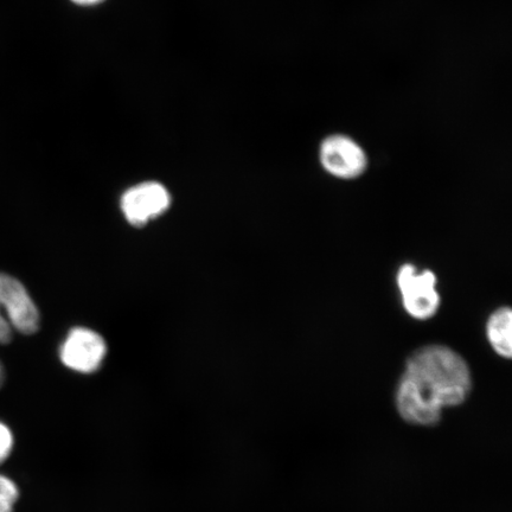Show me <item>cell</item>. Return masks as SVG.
<instances>
[{
	"label": "cell",
	"mask_w": 512,
	"mask_h": 512,
	"mask_svg": "<svg viewBox=\"0 0 512 512\" xmlns=\"http://www.w3.org/2000/svg\"><path fill=\"white\" fill-rule=\"evenodd\" d=\"M469 364L446 345L431 344L413 352L396 389V407L409 424L433 426L445 407L458 406L469 396Z\"/></svg>",
	"instance_id": "6da1fadb"
},
{
	"label": "cell",
	"mask_w": 512,
	"mask_h": 512,
	"mask_svg": "<svg viewBox=\"0 0 512 512\" xmlns=\"http://www.w3.org/2000/svg\"><path fill=\"white\" fill-rule=\"evenodd\" d=\"M396 285L403 309L409 317L425 322L437 315L441 305L437 274L405 264L396 273Z\"/></svg>",
	"instance_id": "7a4b0ae2"
},
{
	"label": "cell",
	"mask_w": 512,
	"mask_h": 512,
	"mask_svg": "<svg viewBox=\"0 0 512 512\" xmlns=\"http://www.w3.org/2000/svg\"><path fill=\"white\" fill-rule=\"evenodd\" d=\"M318 157L326 174L341 181L362 177L369 165L366 150L354 138L343 133L325 137L319 145Z\"/></svg>",
	"instance_id": "3957f363"
},
{
	"label": "cell",
	"mask_w": 512,
	"mask_h": 512,
	"mask_svg": "<svg viewBox=\"0 0 512 512\" xmlns=\"http://www.w3.org/2000/svg\"><path fill=\"white\" fill-rule=\"evenodd\" d=\"M106 355L105 339L86 328L70 331L60 349L63 366L82 375L96 373L104 364Z\"/></svg>",
	"instance_id": "277c9868"
},
{
	"label": "cell",
	"mask_w": 512,
	"mask_h": 512,
	"mask_svg": "<svg viewBox=\"0 0 512 512\" xmlns=\"http://www.w3.org/2000/svg\"><path fill=\"white\" fill-rule=\"evenodd\" d=\"M0 309L12 329L24 335L35 334L40 328V312L21 281L0 273Z\"/></svg>",
	"instance_id": "5b68a950"
},
{
	"label": "cell",
	"mask_w": 512,
	"mask_h": 512,
	"mask_svg": "<svg viewBox=\"0 0 512 512\" xmlns=\"http://www.w3.org/2000/svg\"><path fill=\"white\" fill-rule=\"evenodd\" d=\"M171 196L164 185L146 182L128 189L121 197V210L132 226L142 227L169 209Z\"/></svg>",
	"instance_id": "8992f818"
},
{
	"label": "cell",
	"mask_w": 512,
	"mask_h": 512,
	"mask_svg": "<svg viewBox=\"0 0 512 512\" xmlns=\"http://www.w3.org/2000/svg\"><path fill=\"white\" fill-rule=\"evenodd\" d=\"M486 338L498 356H512V311L509 306L498 307L486 320Z\"/></svg>",
	"instance_id": "52a82bcc"
},
{
	"label": "cell",
	"mask_w": 512,
	"mask_h": 512,
	"mask_svg": "<svg viewBox=\"0 0 512 512\" xmlns=\"http://www.w3.org/2000/svg\"><path fill=\"white\" fill-rule=\"evenodd\" d=\"M19 499L17 484L0 473V512H14Z\"/></svg>",
	"instance_id": "ba28073f"
},
{
	"label": "cell",
	"mask_w": 512,
	"mask_h": 512,
	"mask_svg": "<svg viewBox=\"0 0 512 512\" xmlns=\"http://www.w3.org/2000/svg\"><path fill=\"white\" fill-rule=\"evenodd\" d=\"M15 447V437L11 428L0 421V465L4 464L11 456Z\"/></svg>",
	"instance_id": "9c48e42d"
},
{
	"label": "cell",
	"mask_w": 512,
	"mask_h": 512,
	"mask_svg": "<svg viewBox=\"0 0 512 512\" xmlns=\"http://www.w3.org/2000/svg\"><path fill=\"white\" fill-rule=\"evenodd\" d=\"M12 337V328L9 320L6 319L2 309H0V344L9 343Z\"/></svg>",
	"instance_id": "30bf717a"
},
{
	"label": "cell",
	"mask_w": 512,
	"mask_h": 512,
	"mask_svg": "<svg viewBox=\"0 0 512 512\" xmlns=\"http://www.w3.org/2000/svg\"><path fill=\"white\" fill-rule=\"evenodd\" d=\"M70 2L80 6V8H94V6L105 3L106 0H70Z\"/></svg>",
	"instance_id": "8fae6325"
},
{
	"label": "cell",
	"mask_w": 512,
	"mask_h": 512,
	"mask_svg": "<svg viewBox=\"0 0 512 512\" xmlns=\"http://www.w3.org/2000/svg\"><path fill=\"white\" fill-rule=\"evenodd\" d=\"M4 380H5V371L2 366V363H0V387L3 386Z\"/></svg>",
	"instance_id": "7c38bea8"
}]
</instances>
